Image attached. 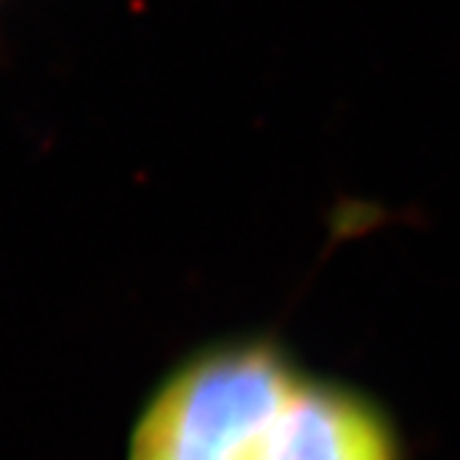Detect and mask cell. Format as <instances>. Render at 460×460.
<instances>
[{"instance_id": "obj_1", "label": "cell", "mask_w": 460, "mask_h": 460, "mask_svg": "<svg viewBox=\"0 0 460 460\" xmlns=\"http://www.w3.org/2000/svg\"><path fill=\"white\" fill-rule=\"evenodd\" d=\"M303 372L261 339L186 358L147 397L125 460H264Z\"/></svg>"}, {"instance_id": "obj_2", "label": "cell", "mask_w": 460, "mask_h": 460, "mask_svg": "<svg viewBox=\"0 0 460 460\" xmlns=\"http://www.w3.org/2000/svg\"><path fill=\"white\" fill-rule=\"evenodd\" d=\"M264 460H400V447L375 402L303 375Z\"/></svg>"}]
</instances>
